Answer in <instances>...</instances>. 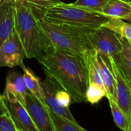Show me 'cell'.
<instances>
[{"label":"cell","mask_w":131,"mask_h":131,"mask_svg":"<svg viewBox=\"0 0 131 131\" xmlns=\"http://www.w3.org/2000/svg\"><path fill=\"white\" fill-rule=\"evenodd\" d=\"M38 61L45 74L71 95L72 103L87 102L88 74L83 59L71 53L54 49Z\"/></svg>","instance_id":"cell-1"},{"label":"cell","mask_w":131,"mask_h":131,"mask_svg":"<svg viewBox=\"0 0 131 131\" xmlns=\"http://www.w3.org/2000/svg\"><path fill=\"white\" fill-rule=\"evenodd\" d=\"M39 24L50 38L54 49L78 56L85 63L89 54L94 51L92 37L95 29L53 21L45 18L39 20Z\"/></svg>","instance_id":"cell-2"},{"label":"cell","mask_w":131,"mask_h":131,"mask_svg":"<svg viewBox=\"0 0 131 131\" xmlns=\"http://www.w3.org/2000/svg\"><path fill=\"white\" fill-rule=\"evenodd\" d=\"M15 30L25 50V58L41 60L54 48L39 19L21 1L15 3Z\"/></svg>","instance_id":"cell-3"},{"label":"cell","mask_w":131,"mask_h":131,"mask_svg":"<svg viewBox=\"0 0 131 131\" xmlns=\"http://www.w3.org/2000/svg\"><path fill=\"white\" fill-rule=\"evenodd\" d=\"M43 18L93 29L99 28L112 19L103 13L87 10L72 3L63 2L50 6Z\"/></svg>","instance_id":"cell-4"},{"label":"cell","mask_w":131,"mask_h":131,"mask_svg":"<svg viewBox=\"0 0 131 131\" xmlns=\"http://www.w3.org/2000/svg\"><path fill=\"white\" fill-rule=\"evenodd\" d=\"M92 44L96 52L107 56H114L123 50L120 35L104 25L94 30Z\"/></svg>","instance_id":"cell-5"},{"label":"cell","mask_w":131,"mask_h":131,"mask_svg":"<svg viewBox=\"0 0 131 131\" xmlns=\"http://www.w3.org/2000/svg\"><path fill=\"white\" fill-rule=\"evenodd\" d=\"M25 58L24 48L15 29L0 46V68L21 67Z\"/></svg>","instance_id":"cell-6"},{"label":"cell","mask_w":131,"mask_h":131,"mask_svg":"<svg viewBox=\"0 0 131 131\" xmlns=\"http://www.w3.org/2000/svg\"><path fill=\"white\" fill-rule=\"evenodd\" d=\"M25 107L38 131H54L51 118L50 109L45 102L28 92L25 97Z\"/></svg>","instance_id":"cell-7"},{"label":"cell","mask_w":131,"mask_h":131,"mask_svg":"<svg viewBox=\"0 0 131 131\" xmlns=\"http://www.w3.org/2000/svg\"><path fill=\"white\" fill-rule=\"evenodd\" d=\"M110 57L111 70L114 78L115 100L125 114L131 131V88L124 78L120 68L111 56Z\"/></svg>","instance_id":"cell-8"},{"label":"cell","mask_w":131,"mask_h":131,"mask_svg":"<svg viewBox=\"0 0 131 131\" xmlns=\"http://www.w3.org/2000/svg\"><path fill=\"white\" fill-rule=\"evenodd\" d=\"M41 86L44 92V101L48 107L53 113L64 117L73 122H77L69 108L61 106L57 101L56 92L61 88L48 75H46L45 79L41 82Z\"/></svg>","instance_id":"cell-9"},{"label":"cell","mask_w":131,"mask_h":131,"mask_svg":"<svg viewBox=\"0 0 131 131\" xmlns=\"http://www.w3.org/2000/svg\"><path fill=\"white\" fill-rule=\"evenodd\" d=\"M28 92L22 74L18 71H10L5 80V88L2 94L4 98L16 100L25 107Z\"/></svg>","instance_id":"cell-10"},{"label":"cell","mask_w":131,"mask_h":131,"mask_svg":"<svg viewBox=\"0 0 131 131\" xmlns=\"http://www.w3.org/2000/svg\"><path fill=\"white\" fill-rule=\"evenodd\" d=\"M5 101L18 131H38L26 108L21 103L12 99H5Z\"/></svg>","instance_id":"cell-11"},{"label":"cell","mask_w":131,"mask_h":131,"mask_svg":"<svg viewBox=\"0 0 131 131\" xmlns=\"http://www.w3.org/2000/svg\"><path fill=\"white\" fill-rule=\"evenodd\" d=\"M95 59L104 87L106 91V97H111L115 100L114 78L111 70L110 57L95 51Z\"/></svg>","instance_id":"cell-12"},{"label":"cell","mask_w":131,"mask_h":131,"mask_svg":"<svg viewBox=\"0 0 131 131\" xmlns=\"http://www.w3.org/2000/svg\"><path fill=\"white\" fill-rule=\"evenodd\" d=\"M15 29V3L0 5V46Z\"/></svg>","instance_id":"cell-13"},{"label":"cell","mask_w":131,"mask_h":131,"mask_svg":"<svg viewBox=\"0 0 131 131\" xmlns=\"http://www.w3.org/2000/svg\"><path fill=\"white\" fill-rule=\"evenodd\" d=\"M121 36L123 50L118 54L111 56L120 68L124 78L131 88V45L129 41Z\"/></svg>","instance_id":"cell-14"},{"label":"cell","mask_w":131,"mask_h":131,"mask_svg":"<svg viewBox=\"0 0 131 131\" xmlns=\"http://www.w3.org/2000/svg\"><path fill=\"white\" fill-rule=\"evenodd\" d=\"M101 12L112 18L124 20L131 15V3L125 0H109Z\"/></svg>","instance_id":"cell-15"},{"label":"cell","mask_w":131,"mask_h":131,"mask_svg":"<svg viewBox=\"0 0 131 131\" xmlns=\"http://www.w3.org/2000/svg\"><path fill=\"white\" fill-rule=\"evenodd\" d=\"M21 68L23 70V78L25 82L26 87L28 91L32 94L34 96L40 99L41 101H44V92L41 86V82L40 78L37 77L31 68H26L25 64H23Z\"/></svg>","instance_id":"cell-16"},{"label":"cell","mask_w":131,"mask_h":131,"mask_svg":"<svg viewBox=\"0 0 131 131\" xmlns=\"http://www.w3.org/2000/svg\"><path fill=\"white\" fill-rule=\"evenodd\" d=\"M50 114L54 131H85L78 122H73L64 117L58 115L51 110Z\"/></svg>","instance_id":"cell-17"},{"label":"cell","mask_w":131,"mask_h":131,"mask_svg":"<svg viewBox=\"0 0 131 131\" xmlns=\"http://www.w3.org/2000/svg\"><path fill=\"white\" fill-rule=\"evenodd\" d=\"M33 12L36 18L39 20L45 17L48 8L57 3L61 2V0H21Z\"/></svg>","instance_id":"cell-18"},{"label":"cell","mask_w":131,"mask_h":131,"mask_svg":"<svg viewBox=\"0 0 131 131\" xmlns=\"http://www.w3.org/2000/svg\"><path fill=\"white\" fill-rule=\"evenodd\" d=\"M107 99L110 104L112 116H113V118L116 125L122 130L130 131V127H129L127 119L125 114H124V112L122 111V110L120 108V107L117 104L116 101L111 97H109Z\"/></svg>","instance_id":"cell-19"},{"label":"cell","mask_w":131,"mask_h":131,"mask_svg":"<svg viewBox=\"0 0 131 131\" xmlns=\"http://www.w3.org/2000/svg\"><path fill=\"white\" fill-rule=\"evenodd\" d=\"M107 27L113 29L117 33L131 41V23L125 21L124 19L120 18H112L111 21L104 24Z\"/></svg>","instance_id":"cell-20"},{"label":"cell","mask_w":131,"mask_h":131,"mask_svg":"<svg viewBox=\"0 0 131 131\" xmlns=\"http://www.w3.org/2000/svg\"><path fill=\"white\" fill-rule=\"evenodd\" d=\"M104 97H106L104 88L96 83H88L86 91V100L91 104L98 103Z\"/></svg>","instance_id":"cell-21"},{"label":"cell","mask_w":131,"mask_h":131,"mask_svg":"<svg viewBox=\"0 0 131 131\" xmlns=\"http://www.w3.org/2000/svg\"><path fill=\"white\" fill-rule=\"evenodd\" d=\"M109 0H76L72 4L92 12L102 13V9Z\"/></svg>","instance_id":"cell-22"},{"label":"cell","mask_w":131,"mask_h":131,"mask_svg":"<svg viewBox=\"0 0 131 131\" xmlns=\"http://www.w3.org/2000/svg\"><path fill=\"white\" fill-rule=\"evenodd\" d=\"M0 131H18L9 113L0 116Z\"/></svg>","instance_id":"cell-23"},{"label":"cell","mask_w":131,"mask_h":131,"mask_svg":"<svg viewBox=\"0 0 131 131\" xmlns=\"http://www.w3.org/2000/svg\"><path fill=\"white\" fill-rule=\"evenodd\" d=\"M56 99H57L58 103L64 107H69L70 104L72 103L71 95L66 91L61 88H59L57 91Z\"/></svg>","instance_id":"cell-24"},{"label":"cell","mask_w":131,"mask_h":131,"mask_svg":"<svg viewBox=\"0 0 131 131\" xmlns=\"http://www.w3.org/2000/svg\"><path fill=\"white\" fill-rule=\"evenodd\" d=\"M8 113L9 112L6 106L5 98L2 94H0V116L5 114H8Z\"/></svg>","instance_id":"cell-25"},{"label":"cell","mask_w":131,"mask_h":131,"mask_svg":"<svg viewBox=\"0 0 131 131\" xmlns=\"http://www.w3.org/2000/svg\"><path fill=\"white\" fill-rule=\"evenodd\" d=\"M18 0H0V5L5 3H16Z\"/></svg>","instance_id":"cell-26"},{"label":"cell","mask_w":131,"mask_h":131,"mask_svg":"<svg viewBox=\"0 0 131 131\" xmlns=\"http://www.w3.org/2000/svg\"><path fill=\"white\" fill-rule=\"evenodd\" d=\"M125 21H128V22H130V23H131V15L129 16V17H127L126 19H124Z\"/></svg>","instance_id":"cell-27"},{"label":"cell","mask_w":131,"mask_h":131,"mask_svg":"<svg viewBox=\"0 0 131 131\" xmlns=\"http://www.w3.org/2000/svg\"><path fill=\"white\" fill-rule=\"evenodd\" d=\"M125 1H127V2H129L130 3H131V0H125Z\"/></svg>","instance_id":"cell-28"},{"label":"cell","mask_w":131,"mask_h":131,"mask_svg":"<svg viewBox=\"0 0 131 131\" xmlns=\"http://www.w3.org/2000/svg\"><path fill=\"white\" fill-rule=\"evenodd\" d=\"M129 41V40H128ZM129 42H130V45H131V41H129Z\"/></svg>","instance_id":"cell-29"}]
</instances>
